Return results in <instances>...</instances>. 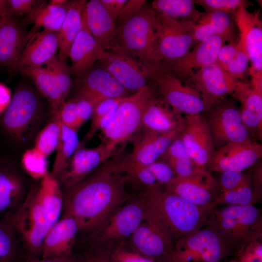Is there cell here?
Segmentation results:
<instances>
[{"instance_id": "cell-1", "label": "cell", "mask_w": 262, "mask_h": 262, "mask_svg": "<svg viewBox=\"0 0 262 262\" xmlns=\"http://www.w3.org/2000/svg\"><path fill=\"white\" fill-rule=\"evenodd\" d=\"M105 167L75 185L62 189V214L77 222L80 233L94 234L111 215L130 198L125 186L129 178Z\"/></svg>"}, {"instance_id": "cell-2", "label": "cell", "mask_w": 262, "mask_h": 262, "mask_svg": "<svg viewBox=\"0 0 262 262\" xmlns=\"http://www.w3.org/2000/svg\"><path fill=\"white\" fill-rule=\"evenodd\" d=\"M140 197L146 210L163 225L174 243L206 225L207 210L161 186L147 188Z\"/></svg>"}, {"instance_id": "cell-3", "label": "cell", "mask_w": 262, "mask_h": 262, "mask_svg": "<svg viewBox=\"0 0 262 262\" xmlns=\"http://www.w3.org/2000/svg\"><path fill=\"white\" fill-rule=\"evenodd\" d=\"M213 229L237 256L247 244L262 235V216L253 204L207 210L206 225Z\"/></svg>"}, {"instance_id": "cell-4", "label": "cell", "mask_w": 262, "mask_h": 262, "mask_svg": "<svg viewBox=\"0 0 262 262\" xmlns=\"http://www.w3.org/2000/svg\"><path fill=\"white\" fill-rule=\"evenodd\" d=\"M39 91L22 85L16 90L1 118L5 133L16 144L24 145L35 138L46 113Z\"/></svg>"}, {"instance_id": "cell-5", "label": "cell", "mask_w": 262, "mask_h": 262, "mask_svg": "<svg viewBox=\"0 0 262 262\" xmlns=\"http://www.w3.org/2000/svg\"><path fill=\"white\" fill-rule=\"evenodd\" d=\"M37 185L33 183L25 200L9 217L27 260L40 258L43 241L51 227L37 198Z\"/></svg>"}, {"instance_id": "cell-6", "label": "cell", "mask_w": 262, "mask_h": 262, "mask_svg": "<svg viewBox=\"0 0 262 262\" xmlns=\"http://www.w3.org/2000/svg\"><path fill=\"white\" fill-rule=\"evenodd\" d=\"M157 93L154 83L125 97L117 107L110 123L101 131L102 143L114 152L116 147L131 137L142 127L144 110Z\"/></svg>"}, {"instance_id": "cell-7", "label": "cell", "mask_w": 262, "mask_h": 262, "mask_svg": "<svg viewBox=\"0 0 262 262\" xmlns=\"http://www.w3.org/2000/svg\"><path fill=\"white\" fill-rule=\"evenodd\" d=\"M143 64L159 95L176 112L184 115H197L211 107L197 92L182 83L161 63L152 61Z\"/></svg>"}, {"instance_id": "cell-8", "label": "cell", "mask_w": 262, "mask_h": 262, "mask_svg": "<svg viewBox=\"0 0 262 262\" xmlns=\"http://www.w3.org/2000/svg\"><path fill=\"white\" fill-rule=\"evenodd\" d=\"M156 13L144 7L117 27L119 52L141 63L153 61Z\"/></svg>"}, {"instance_id": "cell-9", "label": "cell", "mask_w": 262, "mask_h": 262, "mask_svg": "<svg viewBox=\"0 0 262 262\" xmlns=\"http://www.w3.org/2000/svg\"><path fill=\"white\" fill-rule=\"evenodd\" d=\"M232 255L233 250L205 226L177 240L165 262H222Z\"/></svg>"}, {"instance_id": "cell-10", "label": "cell", "mask_w": 262, "mask_h": 262, "mask_svg": "<svg viewBox=\"0 0 262 262\" xmlns=\"http://www.w3.org/2000/svg\"><path fill=\"white\" fill-rule=\"evenodd\" d=\"M156 13L153 61L165 64L183 57L197 44L192 31L196 22L179 21Z\"/></svg>"}, {"instance_id": "cell-11", "label": "cell", "mask_w": 262, "mask_h": 262, "mask_svg": "<svg viewBox=\"0 0 262 262\" xmlns=\"http://www.w3.org/2000/svg\"><path fill=\"white\" fill-rule=\"evenodd\" d=\"M145 212V206L140 196L130 198L94 234L86 237L89 244L109 248L126 241L141 223Z\"/></svg>"}, {"instance_id": "cell-12", "label": "cell", "mask_w": 262, "mask_h": 262, "mask_svg": "<svg viewBox=\"0 0 262 262\" xmlns=\"http://www.w3.org/2000/svg\"><path fill=\"white\" fill-rule=\"evenodd\" d=\"M45 65L28 67L19 71L33 80L37 90L49 103L50 113H54L66 101L73 81L70 66L58 55Z\"/></svg>"}, {"instance_id": "cell-13", "label": "cell", "mask_w": 262, "mask_h": 262, "mask_svg": "<svg viewBox=\"0 0 262 262\" xmlns=\"http://www.w3.org/2000/svg\"><path fill=\"white\" fill-rule=\"evenodd\" d=\"M201 115L207 123L215 149L230 143L254 140L243 123L233 99L226 98Z\"/></svg>"}, {"instance_id": "cell-14", "label": "cell", "mask_w": 262, "mask_h": 262, "mask_svg": "<svg viewBox=\"0 0 262 262\" xmlns=\"http://www.w3.org/2000/svg\"><path fill=\"white\" fill-rule=\"evenodd\" d=\"M234 17L239 33L238 41L245 48L250 64V83L262 94V23L259 12L251 13L243 7Z\"/></svg>"}, {"instance_id": "cell-15", "label": "cell", "mask_w": 262, "mask_h": 262, "mask_svg": "<svg viewBox=\"0 0 262 262\" xmlns=\"http://www.w3.org/2000/svg\"><path fill=\"white\" fill-rule=\"evenodd\" d=\"M128 240L131 249L156 262H165L174 245L165 228L146 209L143 221Z\"/></svg>"}, {"instance_id": "cell-16", "label": "cell", "mask_w": 262, "mask_h": 262, "mask_svg": "<svg viewBox=\"0 0 262 262\" xmlns=\"http://www.w3.org/2000/svg\"><path fill=\"white\" fill-rule=\"evenodd\" d=\"M183 81L210 106L220 103L227 96L231 95L238 82L216 63L197 69Z\"/></svg>"}, {"instance_id": "cell-17", "label": "cell", "mask_w": 262, "mask_h": 262, "mask_svg": "<svg viewBox=\"0 0 262 262\" xmlns=\"http://www.w3.org/2000/svg\"><path fill=\"white\" fill-rule=\"evenodd\" d=\"M114 153L102 142L96 147L88 148L80 142L76 150L55 177L62 189L73 186L106 162Z\"/></svg>"}, {"instance_id": "cell-18", "label": "cell", "mask_w": 262, "mask_h": 262, "mask_svg": "<svg viewBox=\"0 0 262 262\" xmlns=\"http://www.w3.org/2000/svg\"><path fill=\"white\" fill-rule=\"evenodd\" d=\"M180 137L196 165L207 170L216 149L207 123L201 114L184 115L183 128Z\"/></svg>"}, {"instance_id": "cell-19", "label": "cell", "mask_w": 262, "mask_h": 262, "mask_svg": "<svg viewBox=\"0 0 262 262\" xmlns=\"http://www.w3.org/2000/svg\"><path fill=\"white\" fill-rule=\"evenodd\" d=\"M262 156L261 143L253 140L243 143H230L216 149L207 170L222 172H242L254 165Z\"/></svg>"}, {"instance_id": "cell-20", "label": "cell", "mask_w": 262, "mask_h": 262, "mask_svg": "<svg viewBox=\"0 0 262 262\" xmlns=\"http://www.w3.org/2000/svg\"><path fill=\"white\" fill-rule=\"evenodd\" d=\"M98 61L128 91L137 92L150 81L143 63L120 52L104 51Z\"/></svg>"}, {"instance_id": "cell-21", "label": "cell", "mask_w": 262, "mask_h": 262, "mask_svg": "<svg viewBox=\"0 0 262 262\" xmlns=\"http://www.w3.org/2000/svg\"><path fill=\"white\" fill-rule=\"evenodd\" d=\"M17 166L0 165V219L9 218L26 199L33 182Z\"/></svg>"}, {"instance_id": "cell-22", "label": "cell", "mask_w": 262, "mask_h": 262, "mask_svg": "<svg viewBox=\"0 0 262 262\" xmlns=\"http://www.w3.org/2000/svg\"><path fill=\"white\" fill-rule=\"evenodd\" d=\"M225 42L219 36L209 37L198 42L183 57L174 62L161 64L170 73L184 81L193 75L194 69H198L216 63Z\"/></svg>"}, {"instance_id": "cell-23", "label": "cell", "mask_w": 262, "mask_h": 262, "mask_svg": "<svg viewBox=\"0 0 262 262\" xmlns=\"http://www.w3.org/2000/svg\"><path fill=\"white\" fill-rule=\"evenodd\" d=\"M77 94L100 101L107 98L128 96V91L101 66H94L82 75L76 77Z\"/></svg>"}, {"instance_id": "cell-24", "label": "cell", "mask_w": 262, "mask_h": 262, "mask_svg": "<svg viewBox=\"0 0 262 262\" xmlns=\"http://www.w3.org/2000/svg\"><path fill=\"white\" fill-rule=\"evenodd\" d=\"M167 190L206 210L218 196L214 178L208 170L189 178L176 177L165 186Z\"/></svg>"}, {"instance_id": "cell-25", "label": "cell", "mask_w": 262, "mask_h": 262, "mask_svg": "<svg viewBox=\"0 0 262 262\" xmlns=\"http://www.w3.org/2000/svg\"><path fill=\"white\" fill-rule=\"evenodd\" d=\"M86 26L96 42L104 51L119 52L117 27L99 0L86 2L83 11Z\"/></svg>"}, {"instance_id": "cell-26", "label": "cell", "mask_w": 262, "mask_h": 262, "mask_svg": "<svg viewBox=\"0 0 262 262\" xmlns=\"http://www.w3.org/2000/svg\"><path fill=\"white\" fill-rule=\"evenodd\" d=\"M80 228L71 216L62 214L47 233L42 246L40 258H50L71 254Z\"/></svg>"}, {"instance_id": "cell-27", "label": "cell", "mask_w": 262, "mask_h": 262, "mask_svg": "<svg viewBox=\"0 0 262 262\" xmlns=\"http://www.w3.org/2000/svg\"><path fill=\"white\" fill-rule=\"evenodd\" d=\"M22 22L15 17L0 18V66L17 70L23 51L29 40Z\"/></svg>"}, {"instance_id": "cell-28", "label": "cell", "mask_w": 262, "mask_h": 262, "mask_svg": "<svg viewBox=\"0 0 262 262\" xmlns=\"http://www.w3.org/2000/svg\"><path fill=\"white\" fill-rule=\"evenodd\" d=\"M183 125L166 132H157L144 129L133 146L127 160L143 166H148L159 160L173 141L180 134Z\"/></svg>"}, {"instance_id": "cell-29", "label": "cell", "mask_w": 262, "mask_h": 262, "mask_svg": "<svg viewBox=\"0 0 262 262\" xmlns=\"http://www.w3.org/2000/svg\"><path fill=\"white\" fill-rule=\"evenodd\" d=\"M231 95L240 103L238 110L241 118L251 137L261 141L262 94L257 91L250 83L238 81Z\"/></svg>"}, {"instance_id": "cell-30", "label": "cell", "mask_w": 262, "mask_h": 262, "mask_svg": "<svg viewBox=\"0 0 262 262\" xmlns=\"http://www.w3.org/2000/svg\"><path fill=\"white\" fill-rule=\"evenodd\" d=\"M104 51L89 31L83 14L82 29L73 41L68 56L71 74L77 77L86 72L99 60Z\"/></svg>"}, {"instance_id": "cell-31", "label": "cell", "mask_w": 262, "mask_h": 262, "mask_svg": "<svg viewBox=\"0 0 262 262\" xmlns=\"http://www.w3.org/2000/svg\"><path fill=\"white\" fill-rule=\"evenodd\" d=\"M58 49L56 32L45 29L36 32L30 37L23 51L17 71L47 64L56 57Z\"/></svg>"}, {"instance_id": "cell-32", "label": "cell", "mask_w": 262, "mask_h": 262, "mask_svg": "<svg viewBox=\"0 0 262 262\" xmlns=\"http://www.w3.org/2000/svg\"><path fill=\"white\" fill-rule=\"evenodd\" d=\"M184 115L174 111L157 93L144 110L142 127L157 132H166L183 125Z\"/></svg>"}, {"instance_id": "cell-33", "label": "cell", "mask_w": 262, "mask_h": 262, "mask_svg": "<svg viewBox=\"0 0 262 262\" xmlns=\"http://www.w3.org/2000/svg\"><path fill=\"white\" fill-rule=\"evenodd\" d=\"M238 30L233 15L223 12L205 13L194 23L193 35L198 43L207 38L217 36L228 43L236 41V31Z\"/></svg>"}, {"instance_id": "cell-34", "label": "cell", "mask_w": 262, "mask_h": 262, "mask_svg": "<svg viewBox=\"0 0 262 262\" xmlns=\"http://www.w3.org/2000/svg\"><path fill=\"white\" fill-rule=\"evenodd\" d=\"M67 2L68 0L63 4H55L51 2L47 3L43 0H39L21 22L23 25H34L32 33H28L29 38L35 33L40 27L57 33L66 17Z\"/></svg>"}, {"instance_id": "cell-35", "label": "cell", "mask_w": 262, "mask_h": 262, "mask_svg": "<svg viewBox=\"0 0 262 262\" xmlns=\"http://www.w3.org/2000/svg\"><path fill=\"white\" fill-rule=\"evenodd\" d=\"M85 0H68L67 11L63 24L57 33L58 39V57L66 61L70 47L81 31Z\"/></svg>"}, {"instance_id": "cell-36", "label": "cell", "mask_w": 262, "mask_h": 262, "mask_svg": "<svg viewBox=\"0 0 262 262\" xmlns=\"http://www.w3.org/2000/svg\"><path fill=\"white\" fill-rule=\"evenodd\" d=\"M36 195L48 216L51 226L63 213V189L58 180L50 172L38 183Z\"/></svg>"}, {"instance_id": "cell-37", "label": "cell", "mask_w": 262, "mask_h": 262, "mask_svg": "<svg viewBox=\"0 0 262 262\" xmlns=\"http://www.w3.org/2000/svg\"><path fill=\"white\" fill-rule=\"evenodd\" d=\"M160 160L168 163L176 177L186 178L198 175L206 170L197 166L187 152L180 135L169 146Z\"/></svg>"}, {"instance_id": "cell-38", "label": "cell", "mask_w": 262, "mask_h": 262, "mask_svg": "<svg viewBox=\"0 0 262 262\" xmlns=\"http://www.w3.org/2000/svg\"><path fill=\"white\" fill-rule=\"evenodd\" d=\"M194 0H154L151 8L156 12L181 21L196 22L204 14Z\"/></svg>"}, {"instance_id": "cell-39", "label": "cell", "mask_w": 262, "mask_h": 262, "mask_svg": "<svg viewBox=\"0 0 262 262\" xmlns=\"http://www.w3.org/2000/svg\"><path fill=\"white\" fill-rule=\"evenodd\" d=\"M27 260L9 218L0 219V262Z\"/></svg>"}, {"instance_id": "cell-40", "label": "cell", "mask_w": 262, "mask_h": 262, "mask_svg": "<svg viewBox=\"0 0 262 262\" xmlns=\"http://www.w3.org/2000/svg\"><path fill=\"white\" fill-rule=\"evenodd\" d=\"M75 131L62 123L61 133L56 147V154L50 172L54 177L64 167L78 147L80 142Z\"/></svg>"}, {"instance_id": "cell-41", "label": "cell", "mask_w": 262, "mask_h": 262, "mask_svg": "<svg viewBox=\"0 0 262 262\" xmlns=\"http://www.w3.org/2000/svg\"><path fill=\"white\" fill-rule=\"evenodd\" d=\"M105 99L95 107L91 117L90 128L81 143L84 145L98 131L103 130L113 118L117 106L125 98Z\"/></svg>"}, {"instance_id": "cell-42", "label": "cell", "mask_w": 262, "mask_h": 262, "mask_svg": "<svg viewBox=\"0 0 262 262\" xmlns=\"http://www.w3.org/2000/svg\"><path fill=\"white\" fill-rule=\"evenodd\" d=\"M50 118L34 139V147L47 157L56 149L62 126L58 111L50 113Z\"/></svg>"}, {"instance_id": "cell-43", "label": "cell", "mask_w": 262, "mask_h": 262, "mask_svg": "<svg viewBox=\"0 0 262 262\" xmlns=\"http://www.w3.org/2000/svg\"><path fill=\"white\" fill-rule=\"evenodd\" d=\"M110 170L126 174L147 188L161 186L157 182L154 176L147 166L131 162L125 158L113 162L104 166ZM162 187V186H161Z\"/></svg>"}, {"instance_id": "cell-44", "label": "cell", "mask_w": 262, "mask_h": 262, "mask_svg": "<svg viewBox=\"0 0 262 262\" xmlns=\"http://www.w3.org/2000/svg\"><path fill=\"white\" fill-rule=\"evenodd\" d=\"M257 201L251 176L249 180L239 187L218 194L210 209L218 205L242 206L253 204Z\"/></svg>"}, {"instance_id": "cell-45", "label": "cell", "mask_w": 262, "mask_h": 262, "mask_svg": "<svg viewBox=\"0 0 262 262\" xmlns=\"http://www.w3.org/2000/svg\"><path fill=\"white\" fill-rule=\"evenodd\" d=\"M47 157L34 147L23 153L22 168L32 180H40L49 172Z\"/></svg>"}, {"instance_id": "cell-46", "label": "cell", "mask_w": 262, "mask_h": 262, "mask_svg": "<svg viewBox=\"0 0 262 262\" xmlns=\"http://www.w3.org/2000/svg\"><path fill=\"white\" fill-rule=\"evenodd\" d=\"M249 58L244 46L237 41V50L229 61L224 71L233 79L244 82L250 83L247 77L249 75Z\"/></svg>"}, {"instance_id": "cell-47", "label": "cell", "mask_w": 262, "mask_h": 262, "mask_svg": "<svg viewBox=\"0 0 262 262\" xmlns=\"http://www.w3.org/2000/svg\"><path fill=\"white\" fill-rule=\"evenodd\" d=\"M196 5L202 7L205 13L223 12L234 16L241 8L251 6L252 3L246 0H194Z\"/></svg>"}, {"instance_id": "cell-48", "label": "cell", "mask_w": 262, "mask_h": 262, "mask_svg": "<svg viewBox=\"0 0 262 262\" xmlns=\"http://www.w3.org/2000/svg\"><path fill=\"white\" fill-rule=\"evenodd\" d=\"M38 1L36 0H0V17L26 16Z\"/></svg>"}, {"instance_id": "cell-49", "label": "cell", "mask_w": 262, "mask_h": 262, "mask_svg": "<svg viewBox=\"0 0 262 262\" xmlns=\"http://www.w3.org/2000/svg\"><path fill=\"white\" fill-rule=\"evenodd\" d=\"M105 249L114 262H156L131 249L127 241Z\"/></svg>"}, {"instance_id": "cell-50", "label": "cell", "mask_w": 262, "mask_h": 262, "mask_svg": "<svg viewBox=\"0 0 262 262\" xmlns=\"http://www.w3.org/2000/svg\"><path fill=\"white\" fill-rule=\"evenodd\" d=\"M58 113L63 124L78 132L82 125L79 120L74 98L66 100L59 108Z\"/></svg>"}, {"instance_id": "cell-51", "label": "cell", "mask_w": 262, "mask_h": 262, "mask_svg": "<svg viewBox=\"0 0 262 262\" xmlns=\"http://www.w3.org/2000/svg\"><path fill=\"white\" fill-rule=\"evenodd\" d=\"M219 186L220 193L236 188L251 179V175L242 172L226 171L221 172Z\"/></svg>"}, {"instance_id": "cell-52", "label": "cell", "mask_w": 262, "mask_h": 262, "mask_svg": "<svg viewBox=\"0 0 262 262\" xmlns=\"http://www.w3.org/2000/svg\"><path fill=\"white\" fill-rule=\"evenodd\" d=\"M147 166L161 186H166L176 178L171 167L164 161L158 160Z\"/></svg>"}, {"instance_id": "cell-53", "label": "cell", "mask_w": 262, "mask_h": 262, "mask_svg": "<svg viewBox=\"0 0 262 262\" xmlns=\"http://www.w3.org/2000/svg\"><path fill=\"white\" fill-rule=\"evenodd\" d=\"M262 235L249 242L237 256L238 262H262Z\"/></svg>"}, {"instance_id": "cell-54", "label": "cell", "mask_w": 262, "mask_h": 262, "mask_svg": "<svg viewBox=\"0 0 262 262\" xmlns=\"http://www.w3.org/2000/svg\"><path fill=\"white\" fill-rule=\"evenodd\" d=\"M73 98L75 100L79 120L82 125L91 118L95 107L100 101L84 97H74Z\"/></svg>"}, {"instance_id": "cell-55", "label": "cell", "mask_w": 262, "mask_h": 262, "mask_svg": "<svg viewBox=\"0 0 262 262\" xmlns=\"http://www.w3.org/2000/svg\"><path fill=\"white\" fill-rule=\"evenodd\" d=\"M145 0H127L115 21L118 27L132 17L144 7Z\"/></svg>"}, {"instance_id": "cell-56", "label": "cell", "mask_w": 262, "mask_h": 262, "mask_svg": "<svg viewBox=\"0 0 262 262\" xmlns=\"http://www.w3.org/2000/svg\"><path fill=\"white\" fill-rule=\"evenodd\" d=\"M80 257L82 262H114L106 249L90 244L88 248Z\"/></svg>"}, {"instance_id": "cell-57", "label": "cell", "mask_w": 262, "mask_h": 262, "mask_svg": "<svg viewBox=\"0 0 262 262\" xmlns=\"http://www.w3.org/2000/svg\"><path fill=\"white\" fill-rule=\"evenodd\" d=\"M111 17L115 21L127 0H99Z\"/></svg>"}, {"instance_id": "cell-58", "label": "cell", "mask_w": 262, "mask_h": 262, "mask_svg": "<svg viewBox=\"0 0 262 262\" xmlns=\"http://www.w3.org/2000/svg\"><path fill=\"white\" fill-rule=\"evenodd\" d=\"M24 262H82L80 257L76 256L73 253L60 257L50 258H39L34 260H26Z\"/></svg>"}, {"instance_id": "cell-59", "label": "cell", "mask_w": 262, "mask_h": 262, "mask_svg": "<svg viewBox=\"0 0 262 262\" xmlns=\"http://www.w3.org/2000/svg\"><path fill=\"white\" fill-rule=\"evenodd\" d=\"M11 98L10 89L3 84L0 83V114L7 108Z\"/></svg>"}, {"instance_id": "cell-60", "label": "cell", "mask_w": 262, "mask_h": 262, "mask_svg": "<svg viewBox=\"0 0 262 262\" xmlns=\"http://www.w3.org/2000/svg\"><path fill=\"white\" fill-rule=\"evenodd\" d=\"M224 262H238L237 259H233Z\"/></svg>"}, {"instance_id": "cell-61", "label": "cell", "mask_w": 262, "mask_h": 262, "mask_svg": "<svg viewBox=\"0 0 262 262\" xmlns=\"http://www.w3.org/2000/svg\"></svg>"}]
</instances>
